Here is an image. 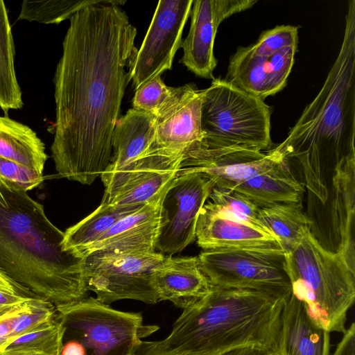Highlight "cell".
Returning <instances> with one entry per match:
<instances>
[{
	"instance_id": "1",
	"label": "cell",
	"mask_w": 355,
	"mask_h": 355,
	"mask_svg": "<svg viewBox=\"0 0 355 355\" xmlns=\"http://www.w3.org/2000/svg\"><path fill=\"white\" fill-rule=\"evenodd\" d=\"M57 64L51 150L58 175L91 184L110 162L137 28L118 5L85 7L69 19Z\"/></svg>"
},
{
	"instance_id": "2",
	"label": "cell",
	"mask_w": 355,
	"mask_h": 355,
	"mask_svg": "<svg viewBox=\"0 0 355 355\" xmlns=\"http://www.w3.org/2000/svg\"><path fill=\"white\" fill-rule=\"evenodd\" d=\"M355 1L348 2L341 46L321 89L286 139L274 149L297 164L304 185L322 205L330 195L329 172L355 157ZM333 176V175H332Z\"/></svg>"
},
{
	"instance_id": "3",
	"label": "cell",
	"mask_w": 355,
	"mask_h": 355,
	"mask_svg": "<svg viewBox=\"0 0 355 355\" xmlns=\"http://www.w3.org/2000/svg\"><path fill=\"white\" fill-rule=\"evenodd\" d=\"M64 232L27 191L0 179V271L59 305L87 296L83 258L62 250Z\"/></svg>"
},
{
	"instance_id": "4",
	"label": "cell",
	"mask_w": 355,
	"mask_h": 355,
	"mask_svg": "<svg viewBox=\"0 0 355 355\" xmlns=\"http://www.w3.org/2000/svg\"><path fill=\"white\" fill-rule=\"evenodd\" d=\"M286 300L253 290L211 286L202 298L183 309L162 342L171 349L202 355L242 347L277 352Z\"/></svg>"
},
{
	"instance_id": "5",
	"label": "cell",
	"mask_w": 355,
	"mask_h": 355,
	"mask_svg": "<svg viewBox=\"0 0 355 355\" xmlns=\"http://www.w3.org/2000/svg\"><path fill=\"white\" fill-rule=\"evenodd\" d=\"M200 173L214 187L234 191L258 206L300 202L304 187L274 148L266 153L244 148L198 147L184 157L179 175Z\"/></svg>"
},
{
	"instance_id": "6",
	"label": "cell",
	"mask_w": 355,
	"mask_h": 355,
	"mask_svg": "<svg viewBox=\"0 0 355 355\" xmlns=\"http://www.w3.org/2000/svg\"><path fill=\"white\" fill-rule=\"evenodd\" d=\"M292 293L318 327L344 333L355 300V271L336 252L324 248L311 230L284 253Z\"/></svg>"
},
{
	"instance_id": "7",
	"label": "cell",
	"mask_w": 355,
	"mask_h": 355,
	"mask_svg": "<svg viewBox=\"0 0 355 355\" xmlns=\"http://www.w3.org/2000/svg\"><path fill=\"white\" fill-rule=\"evenodd\" d=\"M202 90L203 139L198 147L258 151L270 148L271 111L263 100L221 78H214Z\"/></svg>"
},
{
	"instance_id": "8",
	"label": "cell",
	"mask_w": 355,
	"mask_h": 355,
	"mask_svg": "<svg viewBox=\"0 0 355 355\" xmlns=\"http://www.w3.org/2000/svg\"><path fill=\"white\" fill-rule=\"evenodd\" d=\"M58 318L87 355H137L144 338L159 329L145 324L141 313L114 309L94 297L56 305Z\"/></svg>"
},
{
	"instance_id": "9",
	"label": "cell",
	"mask_w": 355,
	"mask_h": 355,
	"mask_svg": "<svg viewBox=\"0 0 355 355\" xmlns=\"http://www.w3.org/2000/svg\"><path fill=\"white\" fill-rule=\"evenodd\" d=\"M165 256L158 252L96 251L83 258L87 291L110 305L121 300L159 302L153 277Z\"/></svg>"
},
{
	"instance_id": "10",
	"label": "cell",
	"mask_w": 355,
	"mask_h": 355,
	"mask_svg": "<svg viewBox=\"0 0 355 355\" xmlns=\"http://www.w3.org/2000/svg\"><path fill=\"white\" fill-rule=\"evenodd\" d=\"M198 258L211 286L253 290L286 300L291 295L284 254L210 249Z\"/></svg>"
},
{
	"instance_id": "11",
	"label": "cell",
	"mask_w": 355,
	"mask_h": 355,
	"mask_svg": "<svg viewBox=\"0 0 355 355\" xmlns=\"http://www.w3.org/2000/svg\"><path fill=\"white\" fill-rule=\"evenodd\" d=\"M193 1H159L144 40L129 66L135 90L171 69Z\"/></svg>"
},
{
	"instance_id": "12",
	"label": "cell",
	"mask_w": 355,
	"mask_h": 355,
	"mask_svg": "<svg viewBox=\"0 0 355 355\" xmlns=\"http://www.w3.org/2000/svg\"><path fill=\"white\" fill-rule=\"evenodd\" d=\"M213 187L200 173L178 176L162 201L155 250L172 256L196 241L198 218Z\"/></svg>"
},
{
	"instance_id": "13",
	"label": "cell",
	"mask_w": 355,
	"mask_h": 355,
	"mask_svg": "<svg viewBox=\"0 0 355 355\" xmlns=\"http://www.w3.org/2000/svg\"><path fill=\"white\" fill-rule=\"evenodd\" d=\"M184 157L153 146L146 155L103 183L101 202L137 206L162 198L179 175Z\"/></svg>"
},
{
	"instance_id": "14",
	"label": "cell",
	"mask_w": 355,
	"mask_h": 355,
	"mask_svg": "<svg viewBox=\"0 0 355 355\" xmlns=\"http://www.w3.org/2000/svg\"><path fill=\"white\" fill-rule=\"evenodd\" d=\"M257 0H195L191 10V25L181 48L182 63L195 75L214 79L217 65L214 41L220 23L231 15L253 6Z\"/></svg>"
},
{
	"instance_id": "15",
	"label": "cell",
	"mask_w": 355,
	"mask_h": 355,
	"mask_svg": "<svg viewBox=\"0 0 355 355\" xmlns=\"http://www.w3.org/2000/svg\"><path fill=\"white\" fill-rule=\"evenodd\" d=\"M202 90L193 83L173 87L155 117V146L185 155L203 139L201 128Z\"/></svg>"
},
{
	"instance_id": "16",
	"label": "cell",
	"mask_w": 355,
	"mask_h": 355,
	"mask_svg": "<svg viewBox=\"0 0 355 355\" xmlns=\"http://www.w3.org/2000/svg\"><path fill=\"white\" fill-rule=\"evenodd\" d=\"M196 240L203 250L233 249L284 254L279 241L272 234L241 222L211 202L202 208L196 223Z\"/></svg>"
},
{
	"instance_id": "17",
	"label": "cell",
	"mask_w": 355,
	"mask_h": 355,
	"mask_svg": "<svg viewBox=\"0 0 355 355\" xmlns=\"http://www.w3.org/2000/svg\"><path fill=\"white\" fill-rule=\"evenodd\" d=\"M297 48L287 46L270 56H252L238 48L230 59L225 80L264 101L286 86Z\"/></svg>"
},
{
	"instance_id": "18",
	"label": "cell",
	"mask_w": 355,
	"mask_h": 355,
	"mask_svg": "<svg viewBox=\"0 0 355 355\" xmlns=\"http://www.w3.org/2000/svg\"><path fill=\"white\" fill-rule=\"evenodd\" d=\"M162 199L146 203L118 220L79 257L96 251H155Z\"/></svg>"
},
{
	"instance_id": "19",
	"label": "cell",
	"mask_w": 355,
	"mask_h": 355,
	"mask_svg": "<svg viewBox=\"0 0 355 355\" xmlns=\"http://www.w3.org/2000/svg\"><path fill=\"white\" fill-rule=\"evenodd\" d=\"M153 282L159 302L170 301L182 309L202 298L211 288L198 257H166L155 271Z\"/></svg>"
},
{
	"instance_id": "20",
	"label": "cell",
	"mask_w": 355,
	"mask_h": 355,
	"mask_svg": "<svg viewBox=\"0 0 355 355\" xmlns=\"http://www.w3.org/2000/svg\"><path fill=\"white\" fill-rule=\"evenodd\" d=\"M155 117L151 114L129 109L117 120L112 137L109 166L100 176L103 183L146 155L154 146Z\"/></svg>"
},
{
	"instance_id": "21",
	"label": "cell",
	"mask_w": 355,
	"mask_h": 355,
	"mask_svg": "<svg viewBox=\"0 0 355 355\" xmlns=\"http://www.w3.org/2000/svg\"><path fill=\"white\" fill-rule=\"evenodd\" d=\"M279 355H330V333L316 325L304 304L292 293L280 318Z\"/></svg>"
},
{
	"instance_id": "22",
	"label": "cell",
	"mask_w": 355,
	"mask_h": 355,
	"mask_svg": "<svg viewBox=\"0 0 355 355\" xmlns=\"http://www.w3.org/2000/svg\"><path fill=\"white\" fill-rule=\"evenodd\" d=\"M331 179V215L335 236L338 240V246L335 252L355 271V157L342 161L336 167Z\"/></svg>"
},
{
	"instance_id": "23",
	"label": "cell",
	"mask_w": 355,
	"mask_h": 355,
	"mask_svg": "<svg viewBox=\"0 0 355 355\" xmlns=\"http://www.w3.org/2000/svg\"><path fill=\"white\" fill-rule=\"evenodd\" d=\"M0 156L43 173L45 145L30 127L0 116Z\"/></svg>"
},
{
	"instance_id": "24",
	"label": "cell",
	"mask_w": 355,
	"mask_h": 355,
	"mask_svg": "<svg viewBox=\"0 0 355 355\" xmlns=\"http://www.w3.org/2000/svg\"><path fill=\"white\" fill-rule=\"evenodd\" d=\"M142 205L117 206L101 202L89 215L64 232L62 250L79 257L80 253L107 232L118 220Z\"/></svg>"
},
{
	"instance_id": "25",
	"label": "cell",
	"mask_w": 355,
	"mask_h": 355,
	"mask_svg": "<svg viewBox=\"0 0 355 355\" xmlns=\"http://www.w3.org/2000/svg\"><path fill=\"white\" fill-rule=\"evenodd\" d=\"M257 219L266 231L279 241L284 252L311 230V220L303 211L302 202L259 206Z\"/></svg>"
},
{
	"instance_id": "26",
	"label": "cell",
	"mask_w": 355,
	"mask_h": 355,
	"mask_svg": "<svg viewBox=\"0 0 355 355\" xmlns=\"http://www.w3.org/2000/svg\"><path fill=\"white\" fill-rule=\"evenodd\" d=\"M15 44L3 1L0 0V108L5 114L24 106L15 67Z\"/></svg>"
},
{
	"instance_id": "27",
	"label": "cell",
	"mask_w": 355,
	"mask_h": 355,
	"mask_svg": "<svg viewBox=\"0 0 355 355\" xmlns=\"http://www.w3.org/2000/svg\"><path fill=\"white\" fill-rule=\"evenodd\" d=\"M66 331L58 318L0 348V355H60Z\"/></svg>"
},
{
	"instance_id": "28",
	"label": "cell",
	"mask_w": 355,
	"mask_h": 355,
	"mask_svg": "<svg viewBox=\"0 0 355 355\" xmlns=\"http://www.w3.org/2000/svg\"><path fill=\"white\" fill-rule=\"evenodd\" d=\"M125 1L115 0H42L24 1L17 19L45 24H59L70 19L80 10L97 4L123 5Z\"/></svg>"
},
{
	"instance_id": "29",
	"label": "cell",
	"mask_w": 355,
	"mask_h": 355,
	"mask_svg": "<svg viewBox=\"0 0 355 355\" xmlns=\"http://www.w3.org/2000/svg\"><path fill=\"white\" fill-rule=\"evenodd\" d=\"M209 198L216 207L230 216L266 231L257 219L259 206L243 194L213 187Z\"/></svg>"
},
{
	"instance_id": "30",
	"label": "cell",
	"mask_w": 355,
	"mask_h": 355,
	"mask_svg": "<svg viewBox=\"0 0 355 355\" xmlns=\"http://www.w3.org/2000/svg\"><path fill=\"white\" fill-rule=\"evenodd\" d=\"M297 28L291 25H280L263 31L255 43L239 48L252 56H270L285 47L297 46Z\"/></svg>"
},
{
	"instance_id": "31",
	"label": "cell",
	"mask_w": 355,
	"mask_h": 355,
	"mask_svg": "<svg viewBox=\"0 0 355 355\" xmlns=\"http://www.w3.org/2000/svg\"><path fill=\"white\" fill-rule=\"evenodd\" d=\"M173 87L165 85L161 76L155 77L138 89L132 98V108L156 116L173 93Z\"/></svg>"
},
{
	"instance_id": "32",
	"label": "cell",
	"mask_w": 355,
	"mask_h": 355,
	"mask_svg": "<svg viewBox=\"0 0 355 355\" xmlns=\"http://www.w3.org/2000/svg\"><path fill=\"white\" fill-rule=\"evenodd\" d=\"M0 179L10 182L26 191L39 187L43 173L0 156Z\"/></svg>"
},
{
	"instance_id": "33",
	"label": "cell",
	"mask_w": 355,
	"mask_h": 355,
	"mask_svg": "<svg viewBox=\"0 0 355 355\" xmlns=\"http://www.w3.org/2000/svg\"><path fill=\"white\" fill-rule=\"evenodd\" d=\"M39 298L31 297L30 300L0 315V347L5 343L18 323L33 310Z\"/></svg>"
},
{
	"instance_id": "34",
	"label": "cell",
	"mask_w": 355,
	"mask_h": 355,
	"mask_svg": "<svg viewBox=\"0 0 355 355\" xmlns=\"http://www.w3.org/2000/svg\"><path fill=\"white\" fill-rule=\"evenodd\" d=\"M137 355H202L166 347L162 340H144Z\"/></svg>"
},
{
	"instance_id": "35",
	"label": "cell",
	"mask_w": 355,
	"mask_h": 355,
	"mask_svg": "<svg viewBox=\"0 0 355 355\" xmlns=\"http://www.w3.org/2000/svg\"><path fill=\"white\" fill-rule=\"evenodd\" d=\"M31 299V297L10 293L0 290V315Z\"/></svg>"
},
{
	"instance_id": "36",
	"label": "cell",
	"mask_w": 355,
	"mask_h": 355,
	"mask_svg": "<svg viewBox=\"0 0 355 355\" xmlns=\"http://www.w3.org/2000/svg\"><path fill=\"white\" fill-rule=\"evenodd\" d=\"M60 355H87L83 345L76 340H70L63 345Z\"/></svg>"
},
{
	"instance_id": "37",
	"label": "cell",
	"mask_w": 355,
	"mask_h": 355,
	"mask_svg": "<svg viewBox=\"0 0 355 355\" xmlns=\"http://www.w3.org/2000/svg\"><path fill=\"white\" fill-rule=\"evenodd\" d=\"M24 289L21 286L8 278L0 271V290L13 294H20L19 291Z\"/></svg>"
},
{
	"instance_id": "38",
	"label": "cell",
	"mask_w": 355,
	"mask_h": 355,
	"mask_svg": "<svg viewBox=\"0 0 355 355\" xmlns=\"http://www.w3.org/2000/svg\"><path fill=\"white\" fill-rule=\"evenodd\" d=\"M265 350L256 347H242L230 350L219 355H261Z\"/></svg>"
},
{
	"instance_id": "39",
	"label": "cell",
	"mask_w": 355,
	"mask_h": 355,
	"mask_svg": "<svg viewBox=\"0 0 355 355\" xmlns=\"http://www.w3.org/2000/svg\"><path fill=\"white\" fill-rule=\"evenodd\" d=\"M261 355H279L275 351H263Z\"/></svg>"
}]
</instances>
